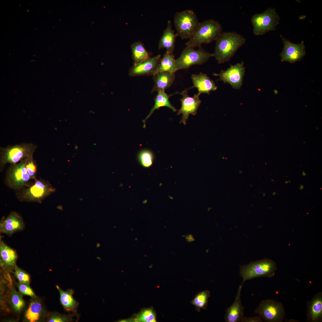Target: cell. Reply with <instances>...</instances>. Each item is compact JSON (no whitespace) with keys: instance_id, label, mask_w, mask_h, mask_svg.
<instances>
[{"instance_id":"obj_38","label":"cell","mask_w":322,"mask_h":322,"mask_svg":"<svg viewBox=\"0 0 322 322\" xmlns=\"http://www.w3.org/2000/svg\"><path fill=\"white\" fill-rule=\"evenodd\" d=\"M130 229H131V230H132V231L133 230V229H132V228H131Z\"/></svg>"},{"instance_id":"obj_33","label":"cell","mask_w":322,"mask_h":322,"mask_svg":"<svg viewBox=\"0 0 322 322\" xmlns=\"http://www.w3.org/2000/svg\"><path fill=\"white\" fill-rule=\"evenodd\" d=\"M15 274L19 281L21 283H28L30 280L29 275L18 267L15 266Z\"/></svg>"},{"instance_id":"obj_20","label":"cell","mask_w":322,"mask_h":322,"mask_svg":"<svg viewBox=\"0 0 322 322\" xmlns=\"http://www.w3.org/2000/svg\"><path fill=\"white\" fill-rule=\"evenodd\" d=\"M174 73L167 72L158 73L153 75L154 85L151 92L165 90L172 85L175 79Z\"/></svg>"},{"instance_id":"obj_3","label":"cell","mask_w":322,"mask_h":322,"mask_svg":"<svg viewBox=\"0 0 322 322\" xmlns=\"http://www.w3.org/2000/svg\"><path fill=\"white\" fill-rule=\"evenodd\" d=\"M34 180L27 186L17 191L16 196L19 200L41 203L56 191L49 181L37 178Z\"/></svg>"},{"instance_id":"obj_14","label":"cell","mask_w":322,"mask_h":322,"mask_svg":"<svg viewBox=\"0 0 322 322\" xmlns=\"http://www.w3.org/2000/svg\"><path fill=\"white\" fill-rule=\"evenodd\" d=\"M25 225L21 217L15 212H11L0 223V232L10 236L23 230Z\"/></svg>"},{"instance_id":"obj_1","label":"cell","mask_w":322,"mask_h":322,"mask_svg":"<svg viewBox=\"0 0 322 322\" xmlns=\"http://www.w3.org/2000/svg\"><path fill=\"white\" fill-rule=\"evenodd\" d=\"M246 41L236 32H223L216 41L213 57L219 64L229 61Z\"/></svg>"},{"instance_id":"obj_26","label":"cell","mask_w":322,"mask_h":322,"mask_svg":"<svg viewBox=\"0 0 322 322\" xmlns=\"http://www.w3.org/2000/svg\"><path fill=\"white\" fill-rule=\"evenodd\" d=\"M210 296V292L208 290L200 292L196 295L191 303L195 306L196 310L199 312L202 309H205L207 307L208 299Z\"/></svg>"},{"instance_id":"obj_12","label":"cell","mask_w":322,"mask_h":322,"mask_svg":"<svg viewBox=\"0 0 322 322\" xmlns=\"http://www.w3.org/2000/svg\"><path fill=\"white\" fill-rule=\"evenodd\" d=\"M284 44V48L280 53L281 61L294 63L301 60L306 55L304 42L295 44L289 41L280 35Z\"/></svg>"},{"instance_id":"obj_2","label":"cell","mask_w":322,"mask_h":322,"mask_svg":"<svg viewBox=\"0 0 322 322\" xmlns=\"http://www.w3.org/2000/svg\"><path fill=\"white\" fill-rule=\"evenodd\" d=\"M221 24L213 19L200 22L192 37L185 43L193 47H201L204 44L216 41L223 32Z\"/></svg>"},{"instance_id":"obj_17","label":"cell","mask_w":322,"mask_h":322,"mask_svg":"<svg viewBox=\"0 0 322 322\" xmlns=\"http://www.w3.org/2000/svg\"><path fill=\"white\" fill-rule=\"evenodd\" d=\"M191 78L193 86L189 89L196 88L198 90L197 95L206 93L209 95L211 91H215L217 89L214 81L211 80L205 74L200 73L198 75L193 74Z\"/></svg>"},{"instance_id":"obj_34","label":"cell","mask_w":322,"mask_h":322,"mask_svg":"<svg viewBox=\"0 0 322 322\" xmlns=\"http://www.w3.org/2000/svg\"><path fill=\"white\" fill-rule=\"evenodd\" d=\"M21 283L18 286L20 291L22 294L31 296H34V292L32 289L27 284Z\"/></svg>"},{"instance_id":"obj_10","label":"cell","mask_w":322,"mask_h":322,"mask_svg":"<svg viewBox=\"0 0 322 322\" xmlns=\"http://www.w3.org/2000/svg\"><path fill=\"white\" fill-rule=\"evenodd\" d=\"M255 312L268 322H282L285 315L282 304L272 299L262 301Z\"/></svg>"},{"instance_id":"obj_36","label":"cell","mask_w":322,"mask_h":322,"mask_svg":"<svg viewBox=\"0 0 322 322\" xmlns=\"http://www.w3.org/2000/svg\"><path fill=\"white\" fill-rule=\"evenodd\" d=\"M300 187H301V188H300V189H301H301H303V188H304V187H303V186H302V185H301V186H300Z\"/></svg>"},{"instance_id":"obj_7","label":"cell","mask_w":322,"mask_h":322,"mask_svg":"<svg viewBox=\"0 0 322 322\" xmlns=\"http://www.w3.org/2000/svg\"><path fill=\"white\" fill-rule=\"evenodd\" d=\"M213 53L205 51L201 47L195 50L194 47L186 45L179 57L176 60L177 70L187 69L194 65L203 64L210 57Z\"/></svg>"},{"instance_id":"obj_4","label":"cell","mask_w":322,"mask_h":322,"mask_svg":"<svg viewBox=\"0 0 322 322\" xmlns=\"http://www.w3.org/2000/svg\"><path fill=\"white\" fill-rule=\"evenodd\" d=\"M277 270L276 263L268 258L252 261L241 266L239 274L243 282L257 277H271L274 276Z\"/></svg>"},{"instance_id":"obj_15","label":"cell","mask_w":322,"mask_h":322,"mask_svg":"<svg viewBox=\"0 0 322 322\" xmlns=\"http://www.w3.org/2000/svg\"><path fill=\"white\" fill-rule=\"evenodd\" d=\"M161 58V55L159 54L139 64L133 65L129 70V75L131 76L153 75Z\"/></svg>"},{"instance_id":"obj_31","label":"cell","mask_w":322,"mask_h":322,"mask_svg":"<svg viewBox=\"0 0 322 322\" xmlns=\"http://www.w3.org/2000/svg\"><path fill=\"white\" fill-rule=\"evenodd\" d=\"M13 307L17 311H20L23 307L24 301L20 295L16 291H13L11 296Z\"/></svg>"},{"instance_id":"obj_9","label":"cell","mask_w":322,"mask_h":322,"mask_svg":"<svg viewBox=\"0 0 322 322\" xmlns=\"http://www.w3.org/2000/svg\"><path fill=\"white\" fill-rule=\"evenodd\" d=\"M35 148L32 144L17 145L4 148L0 153L1 170L7 163L17 164L24 159L32 157Z\"/></svg>"},{"instance_id":"obj_11","label":"cell","mask_w":322,"mask_h":322,"mask_svg":"<svg viewBox=\"0 0 322 322\" xmlns=\"http://www.w3.org/2000/svg\"><path fill=\"white\" fill-rule=\"evenodd\" d=\"M245 69L244 63L242 62L234 65H230L226 70H222L219 73H214L213 75L219 77L218 80H222L224 83H229L234 89H239L242 85Z\"/></svg>"},{"instance_id":"obj_5","label":"cell","mask_w":322,"mask_h":322,"mask_svg":"<svg viewBox=\"0 0 322 322\" xmlns=\"http://www.w3.org/2000/svg\"><path fill=\"white\" fill-rule=\"evenodd\" d=\"M174 22L176 34L182 39H190L200 23L196 13L191 10L177 12L174 16Z\"/></svg>"},{"instance_id":"obj_27","label":"cell","mask_w":322,"mask_h":322,"mask_svg":"<svg viewBox=\"0 0 322 322\" xmlns=\"http://www.w3.org/2000/svg\"><path fill=\"white\" fill-rule=\"evenodd\" d=\"M42 310L40 303L37 301H32L26 312L25 317L30 322H34L40 318Z\"/></svg>"},{"instance_id":"obj_28","label":"cell","mask_w":322,"mask_h":322,"mask_svg":"<svg viewBox=\"0 0 322 322\" xmlns=\"http://www.w3.org/2000/svg\"><path fill=\"white\" fill-rule=\"evenodd\" d=\"M138 159L139 162L143 167L148 168L153 164L154 155L150 150L143 149L139 153Z\"/></svg>"},{"instance_id":"obj_18","label":"cell","mask_w":322,"mask_h":322,"mask_svg":"<svg viewBox=\"0 0 322 322\" xmlns=\"http://www.w3.org/2000/svg\"><path fill=\"white\" fill-rule=\"evenodd\" d=\"M322 318V294L315 295L308 304L307 312V321L312 322L321 321Z\"/></svg>"},{"instance_id":"obj_22","label":"cell","mask_w":322,"mask_h":322,"mask_svg":"<svg viewBox=\"0 0 322 322\" xmlns=\"http://www.w3.org/2000/svg\"><path fill=\"white\" fill-rule=\"evenodd\" d=\"M157 92V94L154 99V106L151 109L148 114L143 121L144 128L146 127L145 123L146 120L156 109H158L161 107L165 106L170 108L174 112L177 111L176 109L171 104L169 100V98L172 95H168L165 92V90Z\"/></svg>"},{"instance_id":"obj_35","label":"cell","mask_w":322,"mask_h":322,"mask_svg":"<svg viewBox=\"0 0 322 322\" xmlns=\"http://www.w3.org/2000/svg\"><path fill=\"white\" fill-rule=\"evenodd\" d=\"M262 319L259 316L243 318L241 321V322H262Z\"/></svg>"},{"instance_id":"obj_13","label":"cell","mask_w":322,"mask_h":322,"mask_svg":"<svg viewBox=\"0 0 322 322\" xmlns=\"http://www.w3.org/2000/svg\"><path fill=\"white\" fill-rule=\"evenodd\" d=\"M187 90V89L181 92H177L182 96V98L180 99L181 107L178 110L177 114H182L179 123H182L185 125L186 124L189 114L195 115L196 114L197 111L201 103L199 95L197 94L194 95L192 97H190L188 94Z\"/></svg>"},{"instance_id":"obj_21","label":"cell","mask_w":322,"mask_h":322,"mask_svg":"<svg viewBox=\"0 0 322 322\" xmlns=\"http://www.w3.org/2000/svg\"><path fill=\"white\" fill-rule=\"evenodd\" d=\"M56 287L60 293L61 303L65 309L66 311L77 314L79 304L73 297L74 293V290L70 289L64 291L58 285L56 286Z\"/></svg>"},{"instance_id":"obj_25","label":"cell","mask_w":322,"mask_h":322,"mask_svg":"<svg viewBox=\"0 0 322 322\" xmlns=\"http://www.w3.org/2000/svg\"><path fill=\"white\" fill-rule=\"evenodd\" d=\"M134 65L139 64L151 58L150 54L140 41L135 42L131 45Z\"/></svg>"},{"instance_id":"obj_23","label":"cell","mask_w":322,"mask_h":322,"mask_svg":"<svg viewBox=\"0 0 322 322\" xmlns=\"http://www.w3.org/2000/svg\"><path fill=\"white\" fill-rule=\"evenodd\" d=\"M177 71L176 60L173 54L166 51L161 58L154 75L165 72L175 73Z\"/></svg>"},{"instance_id":"obj_32","label":"cell","mask_w":322,"mask_h":322,"mask_svg":"<svg viewBox=\"0 0 322 322\" xmlns=\"http://www.w3.org/2000/svg\"><path fill=\"white\" fill-rule=\"evenodd\" d=\"M26 168L31 179L34 180L36 179L37 166L32 156L28 158L26 163Z\"/></svg>"},{"instance_id":"obj_19","label":"cell","mask_w":322,"mask_h":322,"mask_svg":"<svg viewBox=\"0 0 322 322\" xmlns=\"http://www.w3.org/2000/svg\"><path fill=\"white\" fill-rule=\"evenodd\" d=\"M177 36L172 29V25L170 20L167 22V26L164 30L158 43L159 49L165 48L167 51L173 54L175 48L176 38Z\"/></svg>"},{"instance_id":"obj_30","label":"cell","mask_w":322,"mask_h":322,"mask_svg":"<svg viewBox=\"0 0 322 322\" xmlns=\"http://www.w3.org/2000/svg\"><path fill=\"white\" fill-rule=\"evenodd\" d=\"M74 316H76L78 319L79 315L78 314L72 313L67 315H62L57 313L53 314L49 320V322H62L73 321L75 319Z\"/></svg>"},{"instance_id":"obj_37","label":"cell","mask_w":322,"mask_h":322,"mask_svg":"<svg viewBox=\"0 0 322 322\" xmlns=\"http://www.w3.org/2000/svg\"><path fill=\"white\" fill-rule=\"evenodd\" d=\"M138 240V238H137V237H136V238H135V240H136V241H137V240Z\"/></svg>"},{"instance_id":"obj_29","label":"cell","mask_w":322,"mask_h":322,"mask_svg":"<svg viewBox=\"0 0 322 322\" xmlns=\"http://www.w3.org/2000/svg\"><path fill=\"white\" fill-rule=\"evenodd\" d=\"M135 321L145 322H156V315L152 309L143 310L138 315Z\"/></svg>"},{"instance_id":"obj_6","label":"cell","mask_w":322,"mask_h":322,"mask_svg":"<svg viewBox=\"0 0 322 322\" xmlns=\"http://www.w3.org/2000/svg\"><path fill=\"white\" fill-rule=\"evenodd\" d=\"M280 17L274 8H269L263 12L254 14L251 18L253 32L256 35H264L275 29Z\"/></svg>"},{"instance_id":"obj_8","label":"cell","mask_w":322,"mask_h":322,"mask_svg":"<svg viewBox=\"0 0 322 322\" xmlns=\"http://www.w3.org/2000/svg\"><path fill=\"white\" fill-rule=\"evenodd\" d=\"M28 158L24 159L18 163L13 165L8 169L5 182L10 188L17 191L27 186L30 183L31 179L26 168Z\"/></svg>"},{"instance_id":"obj_24","label":"cell","mask_w":322,"mask_h":322,"mask_svg":"<svg viewBox=\"0 0 322 322\" xmlns=\"http://www.w3.org/2000/svg\"><path fill=\"white\" fill-rule=\"evenodd\" d=\"M0 255L2 260L6 265L9 267L15 265L17 256L16 251L6 244L1 238Z\"/></svg>"},{"instance_id":"obj_16","label":"cell","mask_w":322,"mask_h":322,"mask_svg":"<svg viewBox=\"0 0 322 322\" xmlns=\"http://www.w3.org/2000/svg\"><path fill=\"white\" fill-rule=\"evenodd\" d=\"M244 282L242 281L238 289L233 303L226 309L225 317L226 322H239L243 318L244 307L241 300V293Z\"/></svg>"}]
</instances>
